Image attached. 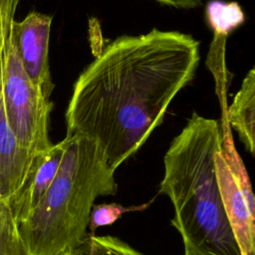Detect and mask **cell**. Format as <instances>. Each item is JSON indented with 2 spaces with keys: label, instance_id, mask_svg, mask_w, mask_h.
<instances>
[{
  "label": "cell",
  "instance_id": "cell-1",
  "mask_svg": "<svg viewBox=\"0 0 255 255\" xmlns=\"http://www.w3.org/2000/svg\"><path fill=\"white\" fill-rule=\"evenodd\" d=\"M199 42L153 29L111 42L79 76L66 111L67 135L96 140L117 169L158 127L194 77Z\"/></svg>",
  "mask_w": 255,
  "mask_h": 255
},
{
  "label": "cell",
  "instance_id": "cell-2",
  "mask_svg": "<svg viewBox=\"0 0 255 255\" xmlns=\"http://www.w3.org/2000/svg\"><path fill=\"white\" fill-rule=\"evenodd\" d=\"M222 143L217 121L193 113L165 152L159 193L171 201V225L184 255H242L228 222L215 173Z\"/></svg>",
  "mask_w": 255,
  "mask_h": 255
},
{
  "label": "cell",
  "instance_id": "cell-3",
  "mask_svg": "<svg viewBox=\"0 0 255 255\" xmlns=\"http://www.w3.org/2000/svg\"><path fill=\"white\" fill-rule=\"evenodd\" d=\"M61 163L50 187L21 222L28 255H57L78 248L88 237L91 209L100 196L115 195V171L94 139L66 135Z\"/></svg>",
  "mask_w": 255,
  "mask_h": 255
},
{
  "label": "cell",
  "instance_id": "cell-4",
  "mask_svg": "<svg viewBox=\"0 0 255 255\" xmlns=\"http://www.w3.org/2000/svg\"><path fill=\"white\" fill-rule=\"evenodd\" d=\"M8 124L22 145L37 154L53 143L49 137L51 100L31 82L19 59L12 34L2 85Z\"/></svg>",
  "mask_w": 255,
  "mask_h": 255
},
{
  "label": "cell",
  "instance_id": "cell-5",
  "mask_svg": "<svg viewBox=\"0 0 255 255\" xmlns=\"http://www.w3.org/2000/svg\"><path fill=\"white\" fill-rule=\"evenodd\" d=\"M222 143L215 173L223 207L242 255H255V202L250 179L236 150L227 120L220 124Z\"/></svg>",
  "mask_w": 255,
  "mask_h": 255
},
{
  "label": "cell",
  "instance_id": "cell-6",
  "mask_svg": "<svg viewBox=\"0 0 255 255\" xmlns=\"http://www.w3.org/2000/svg\"><path fill=\"white\" fill-rule=\"evenodd\" d=\"M52 16L31 11L13 24V41L22 67L31 82L50 99L54 90L49 67Z\"/></svg>",
  "mask_w": 255,
  "mask_h": 255
},
{
  "label": "cell",
  "instance_id": "cell-7",
  "mask_svg": "<svg viewBox=\"0 0 255 255\" xmlns=\"http://www.w3.org/2000/svg\"><path fill=\"white\" fill-rule=\"evenodd\" d=\"M64 150V141L53 143L37 153L21 188L10 200L18 225L25 221L50 187L56 176Z\"/></svg>",
  "mask_w": 255,
  "mask_h": 255
},
{
  "label": "cell",
  "instance_id": "cell-8",
  "mask_svg": "<svg viewBox=\"0 0 255 255\" xmlns=\"http://www.w3.org/2000/svg\"><path fill=\"white\" fill-rule=\"evenodd\" d=\"M35 153L21 144L10 128L0 89V196L9 201L21 188Z\"/></svg>",
  "mask_w": 255,
  "mask_h": 255
},
{
  "label": "cell",
  "instance_id": "cell-9",
  "mask_svg": "<svg viewBox=\"0 0 255 255\" xmlns=\"http://www.w3.org/2000/svg\"><path fill=\"white\" fill-rule=\"evenodd\" d=\"M226 119L230 127L238 132L247 151L253 155L255 148V70L253 68L245 76L231 106L227 107Z\"/></svg>",
  "mask_w": 255,
  "mask_h": 255
},
{
  "label": "cell",
  "instance_id": "cell-10",
  "mask_svg": "<svg viewBox=\"0 0 255 255\" xmlns=\"http://www.w3.org/2000/svg\"><path fill=\"white\" fill-rule=\"evenodd\" d=\"M0 255H28L10 201L0 196Z\"/></svg>",
  "mask_w": 255,
  "mask_h": 255
},
{
  "label": "cell",
  "instance_id": "cell-11",
  "mask_svg": "<svg viewBox=\"0 0 255 255\" xmlns=\"http://www.w3.org/2000/svg\"><path fill=\"white\" fill-rule=\"evenodd\" d=\"M206 15L216 35L222 39L230 30L240 25L244 20L243 12L236 2L222 3L212 1L208 4Z\"/></svg>",
  "mask_w": 255,
  "mask_h": 255
},
{
  "label": "cell",
  "instance_id": "cell-12",
  "mask_svg": "<svg viewBox=\"0 0 255 255\" xmlns=\"http://www.w3.org/2000/svg\"><path fill=\"white\" fill-rule=\"evenodd\" d=\"M82 255H143L123 240L107 235L89 234L81 244Z\"/></svg>",
  "mask_w": 255,
  "mask_h": 255
},
{
  "label": "cell",
  "instance_id": "cell-13",
  "mask_svg": "<svg viewBox=\"0 0 255 255\" xmlns=\"http://www.w3.org/2000/svg\"><path fill=\"white\" fill-rule=\"evenodd\" d=\"M19 0H0V89L12 42L13 24Z\"/></svg>",
  "mask_w": 255,
  "mask_h": 255
},
{
  "label": "cell",
  "instance_id": "cell-14",
  "mask_svg": "<svg viewBox=\"0 0 255 255\" xmlns=\"http://www.w3.org/2000/svg\"><path fill=\"white\" fill-rule=\"evenodd\" d=\"M151 201L140 205H132L128 207L123 206L118 203L94 204L91 209L88 223V227L91 231L90 234H95L96 230L99 227L108 226L115 223L118 219H120L123 216V214L127 212L142 211L146 209L150 205Z\"/></svg>",
  "mask_w": 255,
  "mask_h": 255
},
{
  "label": "cell",
  "instance_id": "cell-15",
  "mask_svg": "<svg viewBox=\"0 0 255 255\" xmlns=\"http://www.w3.org/2000/svg\"><path fill=\"white\" fill-rule=\"evenodd\" d=\"M176 8H193L201 3V0H156Z\"/></svg>",
  "mask_w": 255,
  "mask_h": 255
},
{
  "label": "cell",
  "instance_id": "cell-16",
  "mask_svg": "<svg viewBox=\"0 0 255 255\" xmlns=\"http://www.w3.org/2000/svg\"><path fill=\"white\" fill-rule=\"evenodd\" d=\"M57 255H82V252H81V245H80L78 248H76V249H71V250L62 252V253L57 254Z\"/></svg>",
  "mask_w": 255,
  "mask_h": 255
}]
</instances>
